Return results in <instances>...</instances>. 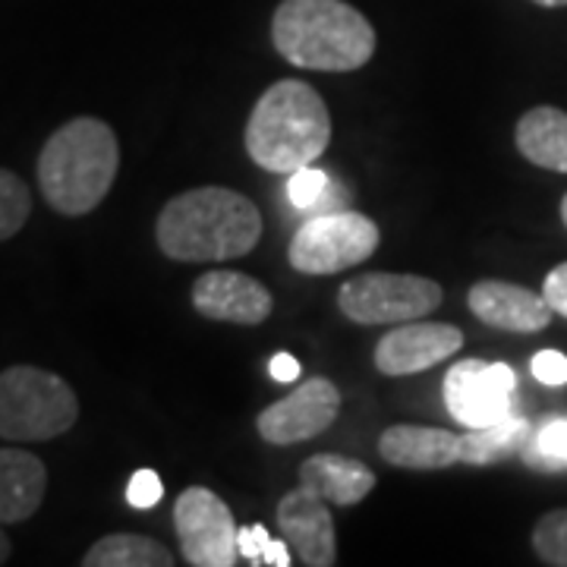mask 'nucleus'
Instances as JSON below:
<instances>
[{
	"label": "nucleus",
	"instance_id": "nucleus-1",
	"mask_svg": "<svg viewBox=\"0 0 567 567\" xmlns=\"http://www.w3.org/2000/svg\"><path fill=\"white\" fill-rule=\"evenodd\" d=\"M155 240L174 262L240 259L262 240V212L237 189L196 186L164 205Z\"/></svg>",
	"mask_w": 567,
	"mask_h": 567
},
{
	"label": "nucleus",
	"instance_id": "nucleus-2",
	"mask_svg": "<svg viewBox=\"0 0 567 567\" xmlns=\"http://www.w3.org/2000/svg\"><path fill=\"white\" fill-rule=\"evenodd\" d=\"M121 171L117 133L99 117L58 126L39 155V189L58 215L82 218L111 193Z\"/></svg>",
	"mask_w": 567,
	"mask_h": 567
},
{
	"label": "nucleus",
	"instance_id": "nucleus-3",
	"mask_svg": "<svg viewBox=\"0 0 567 567\" xmlns=\"http://www.w3.org/2000/svg\"><path fill=\"white\" fill-rule=\"evenodd\" d=\"M271 44L284 61L316 73H353L375 54V29L347 0H281Z\"/></svg>",
	"mask_w": 567,
	"mask_h": 567
},
{
	"label": "nucleus",
	"instance_id": "nucleus-4",
	"mask_svg": "<svg viewBox=\"0 0 567 567\" xmlns=\"http://www.w3.org/2000/svg\"><path fill=\"white\" fill-rule=\"evenodd\" d=\"M246 155L268 174H293L316 164L331 145V114L303 80L268 85L246 121Z\"/></svg>",
	"mask_w": 567,
	"mask_h": 567
},
{
	"label": "nucleus",
	"instance_id": "nucleus-5",
	"mask_svg": "<svg viewBox=\"0 0 567 567\" xmlns=\"http://www.w3.org/2000/svg\"><path fill=\"white\" fill-rule=\"evenodd\" d=\"M80 420V398L58 372L39 365H10L0 372V439L51 442Z\"/></svg>",
	"mask_w": 567,
	"mask_h": 567
},
{
	"label": "nucleus",
	"instance_id": "nucleus-6",
	"mask_svg": "<svg viewBox=\"0 0 567 567\" xmlns=\"http://www.w3.org/2000/svg\"><path fill=\"white\" fill-rule=\"evenodd\" d=\"M382 244V230L363 212H322L319 218L306 221L287 249V262L293 271L322 278L341 275L347 268H357L375 256Z\"/></svg>",
	"mask_w": 567,
	"mask_h": 567
},
{
	"label": "nucleus",
	"instance_id": "nucleus-7",
	"mask_svg": "<svg viewBox=\"0 0 567 567\" xmlns=\"http://www.w3.org/2000/svg\"><path fill=\"white\" fill-rule=\"evenodd\" d=\"M442 306V287L423 275L365 271L338 290V309L353 324H404L432 316Z\"/></svg>",
	"mask_w": 567,
	"mask_h": 567
},
{
	"label": "nucleus",
	"instance_id": "nucleus-8",
	"mask_svg": "<svg viewBox=\"0 0 567 567\" xmlns=\"http://www.w3.org/2000/svg\"><path fill=\"white\" fill-rule=\"evenodd\" d=\"M174 529L181 539V555L193 567H234L240 561L237 524L230 505L212 488H183L174 505Z\"/></svg>",
	"mask_w": 567,
	"mask_h": 567
},
{
	"label": "nucleus",
	"instance_id": "nucleus-9",
	"mask_svg": "<svg viewBox=\"0 0 567 567\" xmlns=\"http://www.w3.org/2000/svg\"><path fill=\"white\" fill-rule=\"evenodd\" d=\"M447 413L466 429L488 425L514 413L517 372L507 363L457 360L445 375Z\"/></svg>",
	"mask_w": 567,
	"mask_h": 567
},
{
	"label": "nucleus",
	"instance_id": "nucleus-10",
	"mask_svg": "<svg viewBox=\"0 0 567 567\" xmlns=\"http://www.w3.org/2000/svg\"><path fill=\"white\" fill-rule=\"evenodd\" d=\"M338 413H341V388L319 375V379H306L287 398L265 406L256 420V429L268 445H300L331 429Z\"/></svg>",
	"mask_w": 567,
	"mask_h": 567
},
{
	"label": "nucleus",
	"instance_id": "nucleus-11",
	"mask_svg": "<svg viewBox=\"0 0 567 567\" xmlns=\"http://www.w3.org/2000/svg\"><path fill=\"white\" fill-rule=\"evenodd\" d=\"M464 347V331L451 322H404L382 334L375 344V369L388 379L416 375L445 363Z\"/></svg>",
	"mask_w": 567,
	"mask_h": 567
},
{
	"label": "nucleus",
	"instance_id": "nucleus-12",
	"mask_svg": "<svg viewBox=\"0 0 567 567\" xmlns=\"http://www.w3.org/2000/svg\"><path fill=\"white\" fill-rule=\"evenodd\" d=\"M278 527L293 558L306 567H334L338 561V536H334V517L324 498L312 488L297 486L278 502Z\"/></svg>",
	"mask_w": 567,
	"mask_h": 567
},
{
	"label": "nucleus",
	"instance_id": "nucleus-13",
	"mask_svg": "<svg viewBox=\"0 0 567 567\" xmlns=\"http://www.w3.org/2000/svg\"><path fill=\"white\" fill-rule=\"evenodd\" d=\"M193 309L212 322L230 324H262L275 300L262 281L249 278L244 271H205L193 284Z\"/></svg>",
	"mask_w": 567,
	"mask_h": 567
},
{
	"label": "nucleus",
	"instance_id": "nucleus-14",
	"mask_svg": "<svg viewBox=\"0 0 567 567\" xmlns=\"http://www.w3.org/2000/svg\"><path fill=\"white\" fill-rule=\"evenodd\" d=\"M470 312L488 328L514 331V334H536L546 331L555 309L543 293L511 281H476L466 293Z\"/></svg>",
	"mask_w": 567,
	"mask_h": 567
},
{
	"label": "nucleus",
	"instance_id": "nucleus-15",
	"mask_svg": "<svg viewBox=\"0 0 567 567\" xmlns=\"http://www.w3.org/2000/svg\"><path fill=\"white\" fill-rule=\"evenodd\" d=\"M379 454L398 470H447L461 461V435L435 425H388L379 435Z\"/></svg>",
	"mask_w": 567,
	"mask_h": 567
},
{
	"label": "nucleus",
	"instance_id": "nucleus-16",
	"mask_svg": "<svg viewBox=\"0 0 567 567\" xmlns=\"http://www.w3.org/2000/svg\"><path fill=\"white\" fill-rule=\"evenodd\" d=\"M44 492L48 466L41 457L20 447H0V524H25L44 502Z\"/></svg>",
	"mask_w": 567,
	"mask_h": 567
},
{
	"label": "nucleus",
	"instance_id": "nucleus-17",
	"mask_svg": "<svg viewBox=\"0 0 567 567\" xmlns=\"http://www.w3.org/2000/svg\"><path fill=\"white\" fill-rule=\"evenodd\" d=\"M300 486L312 488L334 507H353L375 488V473L347 454H312L300 464Z\"/></svg>",
	"mask_w": 567,
	"mask_h": 567
},
{
	"label": "nucleus",
	"instance_id": "nucleus-18",
	"mask_svg": "<svg viewBox=\"0 0 567 567\" xmlns=\"http://www.w3.org/2000/svg\"><path fill=\"white\" fill-rule=\"evenodd\" d=\"M514 142L529 164L567 174V111L555 104L529 107L514 126Z\"/></svg>",
	"mask_w": 567,
	"mask_h": 567
},
{
	"label": "nucleus",
	"instance_id": "nucleus-19",
	"mask_svg": "<svg viewBox=\"0 0 567 567\" xmlns=\"http://www.w3.org/2000/svg\"><path fill=\"white\" fill-rule=\"evenodd\" d=\"M529 435V423L514 410L505 420H495L488 425L466 429L461 435V464L470 466H492L507 461L517 454Z\"/></svg>",
	"mask_w": 567,
	"mask_h": 567
},
{
	"label": "nucleus",
	"instance_id": "nucleus-20",
	"mask_svg": "<svg viewBox=\"0 0 567 567\" xmlns=\"http://www.w3.org/2000/svg\"><path fill=\"white\" fill-rule=\"evenodd\" d=\"M171 548L140 533H107L82 555V567H171Z\"/></svg>",
	"mask_w": 567,
	"mask_h": 567
},
{
	"label": "nucleus",
	"instance_id": "nucleus-21",
	"mask_svg": "<svg viewBox=\"0 0 567 567\" xmlns=\"http://www.w3.org/2000/svg\"><path fill=\"white\" fill-rule=\"evenodd\" d=\"M520 454L533 470H543V473L567 470V416H551L536 429H529Z\"/></svg>",
	"mask_w": 567,
	"mask_h": 567
},
{
	"label": "nucleus",
	"instance_id": "nucleus-22",
	"mask_svg": "<svg viewBox=\"0 0 567 567\" xmlns=\"http://www.w3.org/2000/svg\"><path fill=\"white\" fill-rule=\"evenodd\" d=\"M32 215V196L20 174L0 167V244L17 237Z\"/></svg>",
	"mask_w": 567,
	"mask_h": 567
},
{
	"label": "nucleus",
	"instance_id": "nucleus-23",
	"mask_svg": "<svg viewBox=\"0 0 567 567\" xmlns=\"http://www.w3.org/2000/svg\"><path fill=\"white\" fill-rule=\"evenodd\" d=\"M533 551L543 565L567 567V507L548 511L533 527Z\"/></svg>",
	"mask_w": 567,
	"mask_h": 567
},
{
	"label": "nucleus",
	"instance_id": "nucleus-24",
	"mask_svg": "<svg viewBox=\"0 0 567 567\" xmlns=\"http://www.w3.org/2000/svg\"><path fill=\"white\" fill-rule=\"evenodd\" d=\"M328 186H331L328 174L309 164V167H300V171L287 174V199H290L293 208L309 212V208H319L322 205Z\"/></svg>",
	"mask_w": 567,
	"mask_h": 567
},
{
	"label": "nucleus",
	"instance_id": "nucleus-25",
	"mask_svg": "<svg viewBox=\"0 0 567 567\" xmlns=\"http://www.w3.org/2000/svg\"><path fill=\"white\" fill-rule=\"evenodd\" d=\"M164 498V486H162V476L155 473V470H136L133 476H130V483H126V502L130 507H136V511H148V507H155Z\"/></svg>",
	"mask_w": 567,
	"mask_h": 567
},
{
	"label": "nucleus",
	"instance_id": "nucleus-26",
	"mask_svg": "<svg viewBox=\"0 0 567 567\" xmlns=\"http://www.w3.org/2000/svg\"><path fill=\"white\" fill-rule=\"evenodd\" d=\"M529 372L536 382H543L548 388L567 385V357L561 350H539L529 363Z\"/></svg>",
	"mask_w": 567,
	"mask_h": 567
},
{
	"label": "nucleus",
	"instance_id": "nucleus-27",
	"mask_svg": "<svg viewBox=\"0 0 567 567\" xmlns=\"http://www.w3.org/2000/svg\"><path fill=\"white\" fill-rule=\"evenodd\" d=\"M543 297H546L548 306H551L558 316H565L567 319V262L555 265V268L548 271L546 281H543Z\"/></svg>",
	"mask_w": 567,
	"mask_h": 567
},
{
	"label": "nucleus",
	"instance_id": "nucleus-28",
	"mask_svg": "<svg viewBox=\"0 0 567 567\" xmlns=\"http://www.w3.org/2000/svg\"><path fill=\"white\" fill-rule=\"evenodd\" d=\"M271 536L262 524H252V527L237 529V548H240V558H246L249 565H262V548Z\"/></svg>",
	"mask_w": 567,
	"mask_h": 567
},
{
	"label": "nucleus",
	"instance_id": "nucleus-29",
	"mask_svg": "<svg viewBox=\"0 0 567 567\" xmlns=\"http://www.w3.org/2000/svg\"><path fill=\"white\" fill-rule=\"evenodd\" d=\"M268 372H271V379H275V382L290 385V382H297V379H300V363H297V357H293V353L281 350V353H275V357H271Z\"/></svg>",
	"mask_w": 567,
	"mask_h": 567
},
{
	"label": "nucleus",
	"instance_id": "nucleus-30",
	"mask_svg": "<svg viewBox=\"0 0 567 567\" xmlns=\"http://www.w3.org/2000/svg\"><path fill=\"white\" fill-rule=\"evenodd\" d=\"M262 565L287 567L293 565V551L287 546V539H268L262 548Z\"/></svg>",
	"mask_w": 567,
	"mask_h": 567
},
{
	"label": "nucleus",
	"instance_id": "nucleus-31",
	"mask_svg": "<svg viewBox=\"0 0 567 567\" xmlns=\"http://www.w3.org/2000/svg\"><path fill=\"white\" fill-rule=\"evenodd\" d=\"M10 551H13V546H10V539H7V533H3V524H0V565L10 561Z\"/></svg>",
	"mask_w": 567,
	"mask_h": 567
},
{
	"label": "nucleus",
	"instance_id": "nucleus-32",
	"mask_svg": "<svg viewBox=\"0 0 567 567\" xmlns=\"http://www.w3.org/2000/svg\"><path fill=\"white\" fill-rule=\"evenodd\" d=\"M533 3H539V7H551V10H555V7H567V0H533Z\"/></svg>",
	"mask_w": 567,
	"mask_h": 567
},
{
	"label": "nucleus",
	"instance_id": "nucleus-33",
	"mask_svg": "<svg viewBox=\"0 0 567 567\" xmlns=\"http://www.w3.org/2000/svg\"><path fill=\"white\" fill-rule=\"evenodd\" d=\"M558 212H561V221H565L567 227V193H565V199H561V208H558Z\"/></svg>",
	"mask_w": 567,
	"mask_h": 567
}]
</instances>
